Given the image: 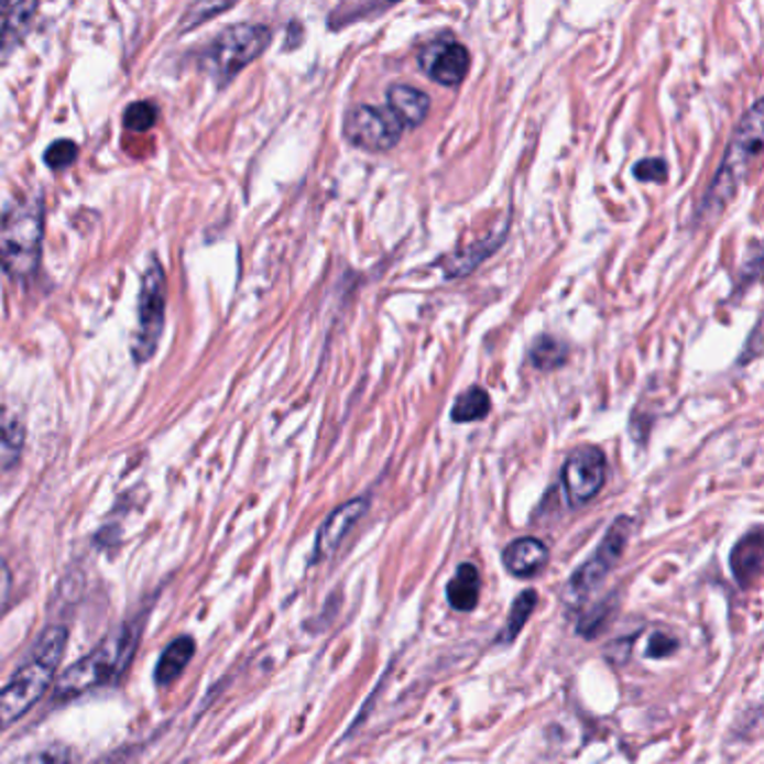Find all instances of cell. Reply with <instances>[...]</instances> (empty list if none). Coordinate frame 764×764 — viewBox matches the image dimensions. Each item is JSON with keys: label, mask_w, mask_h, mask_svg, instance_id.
I'll return each instance as SVG.
<instances>
[{"label": "cell", "mask_w": 764, "mask_h": 764, "mask_svg": "<svg viewBox=\"0 0 764 764\" xmlns=\"http://www.w3.org/2000/svg\"><path fill=\"white\" fill-rule=\"evenodd\" d=\"M68 646V627L50 625L39 636L30 659L0 690V729L12 727L28 716L39 699L47 692L56 677L63 653Z\"/></svg>", "instance_id": "obj_1"}, {"label": "cell", "mask_w": 764, "mask_h": 764, "mask_svg": "<svg viewBox=\"0 0 764 764\" xmlns=\"http://www.w3.org/2000/svg\"><path fill=\"white\" fill-rule=\"evenodd\" d=\"M138 648V627L121 623L75 666H70L56 679L54 699H73L97 686L114 681L129 668Z\"/></svg>", "instance_id": "obj_2"}, {"label": "cell", "mask_w": 764, "mask_h": 764, "mask_svg": "<svg viewBox=\"0 0 764 764\" xmlns=\"http://www.w3.org/2000/svg\"><path fill=\"white\" fill-rule=\"evenodd\" d=\"M45 231L43 198H23L12 203L0 216V265L17 279H30L41 263Z\"/></svg>", "instance_id": "obj_3"}, {"label": "cell", "mask_w": 764, "mask_h": 764, "mask_svg": "<svg viewBox=\"0 0 764 764\" xmlns=\"http://www.w3.org/2000/svg\"><path fill=\"white\" fill-rule=\"evenodd\" d=\"M762 151V101H755L746 114L735 125L731 142L727 146L722 166L709 188L705 209L720 211L738 190L742 179L746 177L751 164L757 160Z\"/></svg>", "instance_id": "obj_4"}, {"label": "cell", "mask_w": 764, "mask_h": 764, "mask_svg": "<svg viewBox=\"0 0 764 764\" xmlns=\"http://www.w3.org/2000/svg\"><path fill=\"white\" fill-rule=\"evenodd\" d=\"M272 43V30L263 23H238L222 30L203 52V61L214 79L225 86L242 68L257 61Z\"/></svg>", "instance_id": "obj_5"}, {"label": "cell", "mask_w": 764, "mask_h": 764, "mask_svg": "<svg viewBox=\"0 0 764 764\" xmlns=\"http://www.w3.org/2000/svg\"><path fill=\"white\" fill-rule=\"evenodd\" d=\"M138 305V332L133 337L131 352L138 363H144L153 359L160 346L166 316V276L157 257L149 259Z\"/></svg>", "instance_id": "obj_6"}, {"label": "cell", "mask_w": 764, "mask_h": 764, "mask_svg": "<svg viewBox=\"0 0 764 764\" xmlns=\"http://www.w3.org/2000/svg\"><path fill=\"white\" fill-rule=\"evenodd\" d=\"M632 519L621 516L612 523V527L608 530L605 538L601 541V545L597 547V552L571 575L569 583H567V594L571 601H583L588 599L605 579L610 571L616 567V563L621 560L627 541L632 536Z\"/></svg>", "instance_id": "obj_7"}, {"label": "cell", "mask_w": 764, "mask_h": 764, "mask_svg": "<svg viewBox=\"0 0 764 764\" xmlns=\"http://www.w3.org/2000/svg\"><path fill=\"white\" fill-rule=\"evenodd\" d=\"M343 133L348 142L357 149L370 153H384L400 142L404 125L395 119V114L389 108L357 106L346 114Z\"/></svg>", "instance_id": "obj_8"}, {"label": "cell", "mask_w": 764, "mask_h": 764, "mask_svg": "<svg viewBox=\"0 0 764 764\" xmlns=\"http://www.w3.org/2000/svg\"><path fill=\"white\" fill-rule=\"evenodd\" d=\"M608 462L601 449L579 447L571 451L560 469V482L569 506L590 502L605 484Z\"/></svg>", "instance_id": "obj_9"}, {"label": "cell", "mask_w": 764, "mask_h": 764, "mask_svg": "<svg viewBox=\"0 0 764 764\" xmlns=\"http://www.w3.org/2000/svg\"><path fill=\"white\" fill-rule=\"evenodd\" d=\"M417 61L428 79L447 88L460 86L471 68L469 50L449 36H439L424 45L417 54Z\"/></svg>", "instance_id": "obj_10"}, {"label": "cell", "mask_w": 764, "mask_h": 764, "mask_svg": "<svg viewBox=\"0 0 764 764\" xmlns=\"http://www.w3.org/2000/svg\"><path fill=\"white\" fill-rule=\"evenodd\" d=\"M368 504H370L368 498H354V500L335 509V512L321 525V530H318V536L314 543V560H324L339 549V545L348 536V532L368 512Z\"/></svg>", "instance_id": "obj_11"}, {"label": "cell", "mask_w": 764, "mask_h": 764, "mask_svg": "<svg viewBox=\"0 0 764 764\" xmlns=\"http://www.w3.org/2000/svg\"><path fill=\"white\" fill-rule=\"evenodd\" d=\"M502 563L509 575L519 579H532L547 563V547L543 541L532 536L519 538L512 545H506V549L502 552Z\"/></svg>", "instance_id": "obj_12"}, {"label": "cell", "mask_w": 764, "mask_h": 764, "mask_svg": "<svg viewBox=\"0 0 764 764\" xmlns=\"http://www.w3.org/2000/svg\"><path fill=\"white\" fill-rule=\"evenodd\" d=\"M731 571L735 581L742 588H749L751 583H755V579L760 577L762 565H764V541H762V530H753L751 534L742 536L733 552H731Z\"/></svg>", "instance_id": "obj_13"}, {"label": "cell", "mask_w": 764, "mask_h": 764, "mask_svg": "<svg viewBox=\"0 0 764 764\" xmlns=\"http://www.w3.org/2000/svg\"><path fill=\"white\" fill-rule=\"evenodd\" d=\"M386 101H389V110L395 114V119L402 125H408V129H415L419 125L430 108V97L413 86H402L395 84L389 88L386 92Z\"/></svg>", "instance_id": "obj_14"}, {"label": "cell", "mask_w": 764, "mask_h": 764, "mask_svg": "<svg viewBox=\"0 0 764 764\" xmlns=\"http://www.w3.org/2000/svg\"><path fill=\"white\" fill-rule=\"evenodd\" d=\"M196 655V642L190 636H177L175 642L166 646L162 653L157 666H155V684L160 688H168L177 677L184 673V668L190 664Z\"/></svg>", "instance_id": "obj_15"}, {"label": "cell", "mask_w": 764, "mask_h": 764, "mask_svg": "<svg viewBox=\"0 0 764 764\" xmlns=\"http://www.w3.org/2000/svg\"><path fill=\"white\" fill-rule=\"evenodd\" d=\"M447 599L458 612H473L480 601V571L473 563H462L447 586Z\"/></svg>", "instance_id": "obj_16"}, {"label": "cell", "mask_w": 764, "mask_h": 764, "mask_svg": "<svg viewBox=\"0 0 764 764\" xmlns=\"http://www.w3.org/2000/svg\"><path fill=\"white\" fill-rule=\"evenodd\" d=\"M25 447V426L21 417L8 408H0V473L19 465Z\"/></svg>", "instance_id": "obj_17"}, {"label": "cell", "mask_w": 764, "mask_h": 764, "mask_svg": "<svg viewBox=\"0 0 764 764\" xmlns=\"http://www.w3.org/2000/svg\"><path fill=\"white\" fill-rule=\"evenodd\" d=\"M489 411H491L489 393L480 386H473L456 400V404L451 408V419L458 424H469V422L484 419L489 415Z\"/></svg>", "instance_id": "obj_18"}, {"label": "cell", "mask_w": 764, "mask_h": 764, "mask_svg": "<svg viewBox=\"0 0 764 764\" xmlns=\"http://www.w3.org/2000/svg\"><path fill=\"white\" fill-rule=\"evenodd\" d=\"M536 603H538V592L536 590H525V592L519 594V599L514 601L512 610H509L506 625L500 632V640H498L500 644H512L516 640V636L521 634V630L525 627L527 619L536 610Z\"/></svg>", "instance_id": "obj_19"}, {"label": "cell", "mask_w": 764, "mask_h": 764, "mask_svg": "<svg viewBox=\"0 0 764 764\" xmlns=\"http://www.w3.org/2000/svg\"><path fill=\"white\" fill-rule=\"evenodd\" d=\"M565 359H567V346L554 337H538L530 350L532 365L536 370H543V372L560 368L565 363Z\"/></svg>", "instance_id": "obj_20"}, {"label": "cell", "mask_w": 764, "mask_h": 764, "mask_svg": "<svg viewBox=\"0 0 764 764\" xmlns=\"http://www.w3.org/2000/svg\"><path fill=\"white\" fill-rule=\"evenodd\" d=\"M157 117H160V112H157V106L153 101H135L125 108L123 125L133 133H146L153 129Z\"/></svg>", "instance_id": "obj_21"}, {"label": "cell", "mask_w": 764, "mask_h": 764, "mask_svg": "<svg viewBox=\"0 0 764 764\" xmlns=\"http://www.w3.org/2000/svg\"><path fill=\"white\" fill-rule=\"evenodd\" d=\"M45 164L54 171H61V168H68L70 164H75V160L79 157V146L73 142V140H58L54 144L47 146L45 151Z\"/></svg>", "instance_id": "obj_22"}, {"label": "cell", "mask_w": 764, "mask_h": 764, "mask_svg": "<svg viewBox=\"0 0 764 764\" xmlns=\"http://www.w3.org/2000/svg\"><path fill=\"white\" fill-rule=\"evenodd\" d=\"M612 610H614V601H612V599L599 603L590 614H586V616L581 619V623H579V627H577L579 634H583L586 640H594V636L601 632L603 623L608 621V616L612 614Z\"/></svg>", "instance_id": "obj_23"}, {"label": "cell", "mask_w": 764, "mask_h": 764, "mask_svg": "<svg viewBox=\"0 0 764 764\" xmlns=\"http://www.w3.org/2000/svg\"><path fill=\"white\" fill-rule=\"evenodd\" d=\"M634 177L640 182H666L668 179V164L657 157H646L636 162L632 168Z\"/></svg>", "instance_id": "obj_24"}, {"label": "cell", "mask_w": 764, "mask_h": 764, "mask_svg": "<svg viewBox=\"0 0 764 764\" xmlns=\"http://www.w3.org/2000/svg\"><path fill=\"white\" fill-rule=\"evenodd\" d=\"M14 764H70V753L63 746H47L23 755Z\"/></svg>", "instance_id": "obj_25"}, {"label": "cell", "mask_w": 764, "mask_h": 764, "mask_svg": "<svg viewBox=\"0 0 764 764\" xmlns=\"http://www.w3.org/2000/svg\"><path fill=\"white\" fill-rule=\"evenodd\" d=\"M229 8H231V3H227V6H207V3L194 6V8L188 10V14L184 17V19H186V21H184V28H186V30H188V28H196L198 23H205V21H209L211 17H216V14H220V12L229 10Z\"/></svg>", "instance_id": "obj_26"}, {"label": "cell", "mask_w": 764, "mask_h": 764, "mask_svg": "<svg viewBox=\"0 0 764 764\" xmlns=\"http://www.w3.org/2000/svg\"><path fill=\"white\" fill-rule=\"evenodd\" d=\"M677 640H673V636L670 634H662V632H657V634H653L651 636V642H648V648H646V655L648 657H668V655H673L675 651H677Z\"/></svg>", "instance_id": "obj_27"}]
</instances>
